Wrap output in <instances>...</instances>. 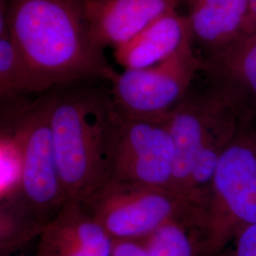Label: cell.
Instances as JSON below:
<instances>
[{
    "mask_svg": "<svg viewBox=\"0 0 256 256\" xmlns=\"http://www.w3.org/2000/svg\"><path fill=\"white\" fill-rule=\"evenodd\" d=\"M0 22L36 77L38 92L96 79L114 68L92 41L84 0H0Z\"/></svg>",
    "mask_w": 256,
    "mask_h": 256,
    "instance_id": "obj_1",
    "label": "cell"
},
{
    "mask_svg": "<svg viewBox=\"0 0 256 256\" xmlns=\"http://www.w3.org/2000/svg\"><path fill=\"white\" fill-rule=\"evenodd\" d=\"M72 84L50 90V126L66 198L84 202L106 180L115 108L100 90Z\"/></svg>",
    "mask_w": 256,
    "mask_h": 256,
    "instance_id": "obj_2",
    "label": "cell"
},
{
    "mask_svg": "<svg viewBox=\"0 0 256 256\" xmlns=\"http://www.w3.org/2000/svg\"><path fill=\"white\" fill-rule=\"evenodd\" d=\"M256 120L245 122L220 156L196 225L200 256H216L256 224Z\"/></svg>",
    "mask_w": 256,
    "mask_h": 256,
    "instance_id": "obj_3",
    "label": "cell"
},
{
    "mask_svg": "<svg viewBox=\"0 0 256 256\" xmlns=\"http://www.w3.org/2000/svg\"><path fill=\"white\" fill-rule=\"evenodd\" d=\"M82 203L113 240H146L174 220L196 230L200 218L194 202L164 187L106 182Z\"/></svg>",
    "mask_w": 256,
    "mask_h": 256,
    "instance_id": "obj_4",
    "label": "cell"
},
{
    "mask_svg": "<svg viewBox=\"0 0 256 256\" xmlns=\"http://www.w3.org/2000/svg\"><path fill=\"white\" fill-rule=\"evenodd\" d=\"M1 120L16 131L22 152L20 200L48 222L66 202L50 126V92L32 102H16Z\"/></svg>",
    "mask_w": 256,
    "mask_h": 256,
    "instance_id": "obj_5",
    "label": "cell"
},
{
    "mask_svg": "<svg viewBox=\"0 0 256 256\" xmlns=\"http://www.w3.org/2000/svg\"><path fill=\"white\" fill-rule=\"evenodd\" d=\"M202 64L189 41L158 64L122 72L114 70L108 78L111 101L126 117L160 120L190 92Z\"/></svg>",
    "mask_w": 256,
    "mask_h": 256,
    "instance_id": "obj_6",
    "label": "cell"
},
{
    "mask_svg": "<svg viewBox=\"0 0 256 256\" xmlns=\"http://www.w3.org/2000/svg\"><path fill=\"white\" fill-rule=\"evenodd\" d=\"M174 170V144L162 118H129L115 108L106 182L173 189Z\"/></svg>",
    "mask_w": 256,
    "mask_h": 256,
    "instance_id": "obj_7",
    "label": "cell"
},
{
    "mask_svg": "<svg viewBox=\"0 0 256 256\" xmlns=\"http://www.w3.org/2000/svg\"><path fill=\"white\" fill-rule=\"evenodd\" d=\"M226 104L227 100L210 88L202 94L189 92L182 101L162 118L174 144L173 189L186 198L194 156L212 124Z\"/></svg>",
    "mask_w": 256,
    "mask_h": 256,
    "instance_id": "obj_8",
    "label": "cell"
},
{
    "mask_svg": "<svg viewBox=\"0 0 256 256\" xmlns=\"http://www.w3.org/2000/svg\"><path fill=\"white\" fill-rule=\"evenodd\" d=\"M209 88L220 93L247 119L256 118V32L242 34L202 60Z\"/></svg>",
    "mask_w": 256,
    "mask_h": 256,
    "instance_id": "obj_9",
    "label": "cell"
},
{
    "mask_svg": "<svg viewBox=\"0 0 256 256\" xmlns=\"http://www.w3.org/2000/svg\"><path fill=\"white\" fill-rule=\"evenodd\" d=\"M182 0H84L92 41L102 50L117 48L158 19L176 12Z\"/></svg>",
    "mask_w": 256,
    "mask_h": 256,
    "instance_id": "obj_10",
    "label": "cell"
},
{
    "mask_svg": "<svg viewBox=\"0 0 256 256\" xmlns=\"http://www.w3.org/2000/svg\"><path fill=\"white\" fill-rule=\"evenodd\" d=\"M36 256H110L113 239L82 202L66 200L46 222Z\"/></svg>",
    "mask_w": 256,
    "mask_h": 256,
    "instance_id": "obj_11",
    "label": "cell"
},
{
    "mask_svg": "<svg viewBox=\"0 0 256 256\" xmlns=\"http://www.w3.org/2000/svg\"><path fill=\"white\" fill-rule=\"evenodd\" d=\"M192 41L187 16L176 12L158 19L126 43L114 48V58L124 70L158 64Z\"/></svg>",
    "mask_w": 256,
    "mask_h": 256,
    "instance_id": "obj_12",
    "label": "cell"
},
{
    "mask_svg": "<svg viewBox=\"0 0 256 256\" xmlns=\"http://www.w3.org/2000/svg\"><path fill=\"white\" fill-rule=\"evenodd\" d=\"M192 43L218 52L242 36L248 0H187Z\"/></svg>",
    "mask_w": 256,
    "mask_h": 256,
    "instance_id": "obj_13",
    "label": "cell"
},
{
    "mask_svg": "<svg viewBox=\"0 0 256 256\" xmlns=\"http://www.w3.org/2000/svg\"><path fill=\"white\" fill-rule=\"evenodd\" d=\"M0 97L10 102L23 93H39L36 77L10 34L0 22Z\"/></svg>",
    "mask_w": 256,
    "mask_h": 256,
    "instance_id": "obj_14",
    "label": "cell"
},
{
    "mask_svg": "<svg viewBox=\"0 0 256 256\" xmlns=\"http://www.w3.org/2000/svg\"><path fill=\"white\" fill-rule=\"evenodd\" d=\"M46 222L20 198L0 203V256H12L40 236Z\"/></svg>",
    "mask_w": 256,
    "mask_h": 256,
    "instance_id": "obj_15",
    "label": "cell"
},
{
    "mask_svg": "<svg viewBox=\"0 0 256 256\" xmlns=\"http://www.w3.org/2000/svg\"><path fill=\"white\" fill-rule=\"evenodd\" d=\"M148 256H200L196 230L184 221L174 220L146 239Z\"/></svg>",
    "mask_w": 256,
    "mask_h": 256,
    "instance_id": "obj_16",
    "label": "cell"
},
{
    "mask_svg": "<svg viewBox=\"0 0 256 256\" xmlns=\"http://www.w3.org/2000/svg\"><path fill=\"white\" fill-rule=\"evenodd\" d=\"M0 136V202H8L20 198L22 152L16 131L7 122L2 120Z\"/></svg>",
    "mask_w": 256,
    "mask_h": 256,
    "instance_id": "obj_17",
    "label": "cell"
},
{
    "mask_svg": "<svg viewBox=\"0 0 256 256\" xmlns=\"http://www.w3.org/2000/svg\"><path fill=\"white\" fill-rule=\"evenodd\" d=\"M216 256H256V224L239 232Z\"/></svg>",
    "mask_w": 256,
    "mask_h": 256,
    "instance_id": "obj_18",
    "label": "cell"
},
{
    "mask_svg": "<svg viewBox=\"0 0 256 256\" xmlns=\"http://www.w3.org/2000/svg\"><path fill=\"white\" fill-rule=\"evenodd\" d=\"M110 256H148L146 240H113Z\"/></svg>",
    "mask_w": 256,
    "mask_h": 256,
    "instance_id": "obj_19",
    "label": "cell"
},
{
    "mask_svg": "<svg viewBox=\"0 0 256 256\" xmlns=\"http://www.w3.org/2000/svg\"><path fill=\"white\" fill-rule=\"evenodd\" d=\"M256 32V0H248V12L242 34Z\"/></svg>",
    "mask_w": 256,
    "mask_h": 256,
    "instance_id": "obj_20",
    "label": "cell"
},
{
    "mask_svg": "<svg viewBox=\"0 0 256 256\" xmlns=\"http://www.w3.org/2000/svg\"></svg>",
    "mask_w": 256,
    "mask_h": 256,
    "instance_id": "obj_21",
    "label": "cell"
}]
</instances>
